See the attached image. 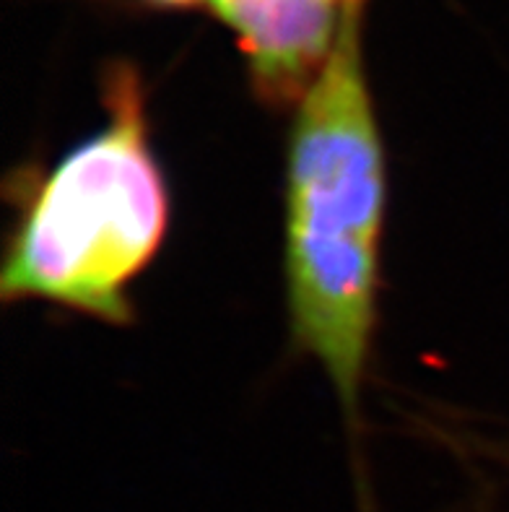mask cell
<instances>
[{"mask_svg": "<svg viewBox=\"0 0 509 512\" xmlns=\"http://www.w3.org/2000/svg\"><path fill=\"white\" fill-rule=\"evenodd\" d=\"M361 8L294 107L286 154V299L294 346L315 359L346 422L359 419L377 331L387 159L361 50Z\"/></svg>", "mask_w": 509, "mask_h": 512, "instance_id": "6da1fadb", "label": "cell"}, {"mask_svg": "<svg viewBox=\"0 0 509 512\" xmlns=\"http://www.w3.org/2000/svg\"><path fill=\"white\" fill-rule=\"evenodd\" d=\"M102 107L107 123L34 177L21 175L0 297L128 325L130 286L162 250L172 203L133 65L104 71Z\"/></svg>", "mask_w": 509, "mask_h": 512, "instance_id": "7a4b0ae2", "label": "cell"}, {"mask_svg": "<svg viewBox=\"0 0 509 512\" xmlns=\"http://www.w3.org/2000/svg\"><path fill=\"white\" fill-rule=\"evenodd\" d=\"M237 39L263 104L297 107L328 65L346 0H208Z\"/></svg>", "mask_w": 509, "mask_h": 512, "instance_id": "3957f363", "label": "cell"}, {"mask_svg": "<svg viewBox=\"0 0 509 512\" xmlns=\"http://www.w3.org/2000/svg\"><path fill=\"white\" fill-rule=\"evenodd\" d=\"M346 3H364V0H346Z\"/></svg>", "mask_w": 509, "mask_h": 512, "instance_id": "5b68a950", "label": "cell"}, {"mask_svg": "<svg viewBox=\"0 0 509 512\" xmlns=\"http://www.w3.org/2000/svg\"><path fill=\"white\" fill-rule=\"evenodd\" d=\"M146 3H154V6H162V8H187V6H195V3H200V0H146Z\"/></svg>", "mask_w": 509, "mask_h": 512, "instance_id": "277c9868", "label": "cell"}]
</instances>
